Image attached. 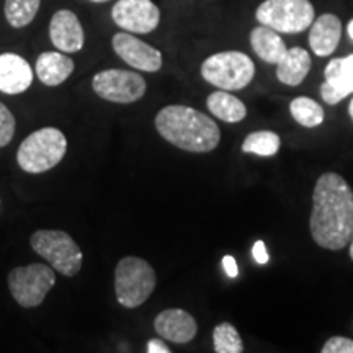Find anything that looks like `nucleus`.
I'll return each mask as SVG.
<instances>
[{
    "instance_id": "nucleus-11",
    "label": "nucleus",
    "mask_w": 353,
    "mask_h": 353,
    "mask_svg": "<svg viewBox=\"0 0 353 353\" xmlns=\"http://www.w3.org/2000/svg\"><path fill=\"white\" fill-rule=\"evenodd\" d=\"M112 46L117 56L132 69L157 72L162 68V52L132 33H117L112 39Z\"/></svg>"
},
{
    "instance_id": "nucleus-31",
    "label": "nucleus",
    "mask_w": 353,
    "mask_h": 353,
    "mask_svg": "<svg viewBox=\"0 0 353 353\" xmlns=\"http://www.w3.org/2000/svg\"><path fill=\"white\" fill-rule=\"evenodd\" d=\"M348 113H350V118L353 120V99L350 100V103H348Z\"/></svg>"
},
{
    "instance_id": "nucleus-32",
    "label": "nucleus",
    "mask_w": 353,
    "mask_h": 353,
    "mask_svg": "<svg viewBox=\"0 0 353 353\" xmlns=\"http://www.w3.org/2000/svg\"><path fill=\"white\" fill-rule=\"evenodd\" d=\"M350 259L353 260V234H352V241H350Z\"/></svg>"
},
{
    "instance_id": "nucleus-7",
    "label": "nucleus",
    "mask_w": 353,
    "mask_h": 353,
    "mask_svg": "<svg viewBox=\"0 0 353 353\" xmlns=\"http://www.w3.org/2000/svg\"><path fill=\"white\" fill-rule=\"evenodd\" d=\"M32 249L46 260L56 272L64 276H74L82 268V250L77 242L64 231L41 229L30 239Z\"/></svg>"
},
{
    "instance_id": "nucleus-23",
    "label": "nucleus",
    "mask_w": 353,
    "mask_h": 353,
    "mask_svg": "<svg viewBox=\"0 0 353 353\" xmlns=\"http://www.w3.org/2000/svg\"><path fill=\"white\" fill-rule=\"evenodd\" d=\"M281 139L273 131H255L250 132L242 143V151L245 154H257L262 157H270L280 151Z\"/></svg>"
},
{
    "instance_id": "nucleus-8",
    "label": "nucleus",
    "mask_w": 353,
    "mask_h": 353,
    "mask_svg": "<svg viewBox=\"0 0 353 353\" xmlns=\"http://www.w3.org/2000/svg\"><path fill=\"white\" fill-rule=\"evenodd\" d=\"M56 270L51 265L30 263L8 273V290L21 307H37L44 301L56 283Z\"/></svg>"
},
{
    "instance_id": "nucleus-3",
    "label": "nucleus",
    "mask_w": 353,
    "mask_h": 353,
    "mask_svg": "<svg viewBox=\"0 0 353 353\" xmlns=\"http://www.w3.org/2000/svg\"><path fill=\"white\" fill-rule=\"evenodd\" d=\"M68 151V139L57 128H41L21 141L17 162L26 174H43L59 164Z\"/></svg>"
},
{
    "instance_id": "nucleus-17",
    "label": "nucleus",
    "mask_w": 353,
    "mask_h": 353,
    "mask_svg": "<svg viewBox=\"0 0 353 353\" xmlns=\"http://www.w3.org/2000/svg\"><path fill=\"white\" fill-rule=\"evenodd\" d=\"M76 69V64L63 51H46L38 56L34 72L48 87H57L68 81Z\"/></svg>"
},
{
    "instance_id": "nucleus-5",
    "label": "nucleus",
    "mask_w": 353,
    "mask_h": 353,
    "mask_svg": "<svg viewBox=\"0 0 353 353\" xmlns=\"http://www.w3.org/2000/svg\"><path fill=\"white\" fill-rule=\"evenodd\" d=\"M254 76V61L241 51L216 52L201 64V77L221 90H241L252 82Z\"/></svg>"
},
{
    "instance_id": "nucleus-19",
    "label": "nucleus",
    "mask_w": 353,
    "mask_h": 353,
    "mask_svg": "<svg viewBox=\"0 0 353 353\" xmlns=\"http://www.w3.org/2000/svg\"><path fill=\"white\" fill-rule=\"evenodd\" d=\"M250 46H252L255 54L268 64H276L283 57L285 52L288 51V48H286L285 41L281 39L278 32L265 25H259L252 30V33H250Z\"/></svg>"
},
{
    "instance_id": "nucleus-1",
    "label": "nucleus",
    "mask_w": 353,
    "mask_h": 353,
    "mask_svg": "<svg viewBox=\"0 0 353 353\" xmlns=\"http://www.w3.org/2000/svg\"><path fill=\"white\" fill-rule=\"evenodd\" d=\"M309 229L322 249L342 250L350 244L353 234V190L335 172L322 174L312 192Z\"/></svg>"
},
{
    "instance_id": "nucleus-13",
    "label": "nucleus",
    "mask_w": 353,
    "mask_h": 353,
    "mask_svg": "<svg viewBox=\"0 0 353 353\" xmlns=\"http://www.w3.org/2000/svg\"><path fill=\"white\" fill-rule=\"evenodd\" d=\"M50 38L56 50L65 54L79 52L85 43V33H83L81 20L76 13L68 8L57 10L52 15L50 21Z\"/></svg>"
},
{
    "instance_id": "nucleus-25",
    "label": "nucleus",
    "mask_w": 353,
    "mask_h": 353,
    "mask_svg": "<svg viewBox=\"0 0 353 353\" xmlns=\"http://www.w3.org/2000/svg\"><path fill=\"white\" fill-rule=\"evenodd\" d=\"M13 134H15V117L0 101V148H6L13 139Z\"/></svg>"
},
{
    "instance_id": "nucleus-33",
    "label": "nucleus",
    "mask_w": 353,
    "mask_h": 353,
    "mask_svg": "<svg viewBox=\"0 0 353 353\" xmlns=\"http://www.w3.org/2000/svg\"><path fill=\"white\" fill-rule=\"evenodd\" d=\"M90 2H94V3H105V2H110V0H90Z\"/></svg>"
},
{
    "instance_id": "nucleus-18",
    "label": "nucleus",
    "mask_w": 353,
    "mask_h": 353,
    "mask_svg": "<svg viewBox=\"0 0 353 353\" xmlns=\"http://www.w3.org/2000/svg\"><path fill=\"white\" fill-rule=\"evenodd\" d=\"M311 56L304 48H290L276 63L278 81L290 87L301 85L311 70Z\"/></svg>"
},
{
    "instance_id": "nucleus-21",
    "label": "nucleus",
    "mask_w": 353,
    "mask_h": 353,
    "mask_svg": "<svg viewBox=\"0 0 353 353\" xmlns=\"http://www.w3.org/2000/svg\"><path fill=\"white\" fill-rule=\"evenodd\" d=\"M41 0H6L3 13L12 28H25L38 15Z\"/></svg>"
},
{
    "instance_id": "nucleus-22",
    "label": "nucleus",
    "mask_w": 353,
    "mask_h": 353,
    "mask_svg": "<svg viewBox=\"0 0 353 353\" xmlns=\"http://www.w3.org/2000/svg\"><path fill=\"white\" fill-rule=\"evenodd\" d=\"M290 113L294 121L304 128H316L324 121V110L309 97H296L290 105Z\"/></svg>"
},
{
    "instance_id": "nucleus-9",
    "label": "nucleus",
    "mask_w": 353,
    "mask_h": 353,
    "mask_svg": "<svg viewBox=\"0 0 353 353\" xmlns=\"http://www.w3.org/2000/svg\"><path fill=\"white\" fill-rule=\"evenodd\" d=\"M92 88L100 99L113 103H134L145 94V81L138 72L125 69H107L95 74Z\"/></svg>"
},
{
    "instance_id": "nucleus-16",
    "label": "nucleus",
    "mask_w": 353,
    "mask_h": 353,
    "mask_svg": "<svg viewBox=\"0 0 353 353\" xmlns=\"http://www.w3.org/2000/svg\"><path fill=\"white\" fill-rule=\"evenodd\" d=\"M342 38V21L334 13L317 17L309 26V46L319 57H327L337 50Z\"/></svg>"
},
{
    "instance_id": "nucleus-2",
    "label": "nucleus",
    "mask_w": 353,
    "mask_h": 353,
    "mask_svg": "<svg viewBox=\"0 0 353 353\" xmlns=\"http://www.w3.org/2000/svg\"><path fill=\"white\" fill-rule=\"evenodd\" d=\"M156 130L167 143L187 152H211L218 148L221 131L208 114L185 105H169L156 117Z\"/></svg>"
},
{
    "instance_id": "nucleus-28",
    "label": "nucleus",
    "mask_w": 353,
    "mask_h": 353,
    "mask_svg": "<svg viewBox=\"0 0 353 353\" xmlns=\"http://www.w3.org/2000/svg\"><path fill=\"white\" fill-rule=\"evenodd\" d=\"M223 268L229 278H236L239 275V268H237V262L232 255H224L223 257Z\"/></svg>"
},
{
    "instance_id": "nucleus-26",
    "label": "nucleus",
    "mask_w": 353,
    "mask_h": 353,
    "mask_svg": "<svg viewBox=\"0 0 353 353\" xmlns=\"http://www.w3.org/2000/svg\"><path fill=\"white\" fill-rule=\"evenodd\" d=\"M322 353H353V341L347 337H341V335H335L330 337L327 342L322 347Z\"/></svg>"
},
{
    "instance_id": "nucleus-27",
    "label": "nucleus",
    "mask_w": 353,
    "mask_h": 353,
    "mask_svg": "<svg viewBox=\"0 0 353 353\" xmlns=\"http://www.w3.org/2000/svg\"><path fill=\"white\" fill-rule=\"evenodd\" d=\"M252 255H254L255 262L260 263V265L268 263V260H270V255H268V250H267V247H265L263 241L255 242L254 247H252Z\"/></svg>"
},
{
    "instance_id": "nucleus-30",
    "label": "nucleus",
    "mask_w": 353,
    "mask_h": 353,
    "mask_svg": "<svg viewBox=\"0 0 353 353\" xmlns=\"http://www.w3.org/2000/svg\"><path fill=\"white\" fill-rule=\"evenodd\" d=\"M347 33L348 37H350V39H353V19L348 21V26H347Z\"/></svg>"
},
{
    "instance_id": "nucleus-24",
    "label": "nucleus",
    "mask_w": 353,
    "mask_h": 353,
    "mask_svg": "<svg viewBox=\"0 0 353 353\" xmlns=\"http://www.w3.org/2000/svg\"><path fill=\"white\" fill-rule=\"evenodd\" d=\"M213 345L216 353H242L244 342L239 332L229 322H221L213 330Z\"/></svg>"
},
{
    "instance_id": "nucleus-15",
    "label": "nucleus",
    "mask_w": 353,
    "mask_h": 353,
    "mask_svg": "<svg viewBox=\"0 0 353 353\" xmlns=\"http://www.w3.org/2000/svg\"><path fill=\"white\" fill-rule=\"evenodd\" d=\"M33 83V70L28 61L15 54H0V92L7 95H19L28 90Z\"/></svg>"
},
{
    "instance_id": "nucleus-29",
    "label": "nucleus",
    "mask_w": 353,
    "mask_h": 353,
    "mask_svg": "<svg viewBox=\"0 0 353 353\" xmlns=\"http://www.w3.org/2000/svg\"><path fill=\"white\" fill-rule=\"evenodd\" d=\"M145 350H148V353H170V348L161 339H151L148 342V348Z\"/></svg>"
},
{
    "instance_id": "nucleus-20",
    "label": "nucleus",
    "mask_w": 353,
    "mask_h": 353,
    "mask_svg": "<svg viewBox=\"0 0 353 353\" xmlns=\"http://www.w3.org/2000/svg\"><path fill=\"white\" fill-rule=\"evenodd\" d=\"M210 113L224 123H239L247 117L244 101L229 94L228 90H216L206 99Z\"/></svg>"
},
{
    "instance_id": "nucleus-12",
    "label": "nucleus",
    "mask_w": 353,
    "mask_h": 353,
    "mask_svg": "<svg viewBox=\"0 0 353 353\" xmlns=\"http://www.w3.org/2000/svg\"><path fill=\"white\" fill-rule=\"evenodd\" d=\"M325 82L321 85V95L325 103L337 105L353 94V54L332 59L324 69Z\"/></svg>"
},
{
    "instance_id": "nucleus-4",
    "label": "nucleus",
    "mask_w": 353,
    "mask_h": 353,
    "mask_svg": "<svg viewBox=\"0 0 353 353\" xmlns=\"http://www.w3.org/2000/svg\"><path fill=\"white\" fill-rule=\"evenodd\" d=\"M156 272L139 257H123L114 268V294L123 307L143 306L156 290Z\"/></svg>"
},
{
    "instance_id": "nucleus-10",
    "label": "nucleus",
    "mask_w": 353,
    "mask_h": 353,
    "mask_svg": "<svg viewBox=\"0 0 353 353\" xmlns=\"http://www.w3.org/2000/svg\"><path fill=\"white\" fill-rule=\"evenodd\" d=\"M114 23L128 33H152L161 23V10L152 0H118L112 8Z\"/></svg>"
},
{
    "instance_id": "nucleus-14",
    "label": "nucleus",
    "mask_w": 353,
    "mask_h": 353,
    "mask_svg": "<svg viewBox=\"0 0 353 353\" xmlns=\"http://www.w3.org/2000/svg\"><path fill=\"white\" fill-rule=\"evenodd\" d=\"M154 329L164 341L174 343H188L195 339L198 325L195 317L183 309L174 307L159 312L154 319Z\"/></svg>"
},
{
    "instance_id": "nucleus-6",
    "label": "nucleus",
    "mask_w": 353,
    "mask_h": 353,
    "mask_svg": "<svg viewBox=\"0 0 353 353\" xmlns=\"http://www.w3.org/2000/svg\"><path fill=\"white\" fill-rule=\"evenodd\" d=\"M314 17L316 10L311 0H263L255 12L260 25L288 34L306 32Z\"/></svg>"
}]
</instances>
